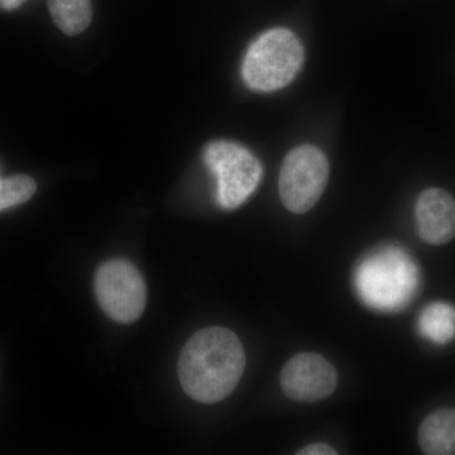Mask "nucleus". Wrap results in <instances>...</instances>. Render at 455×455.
Listing matches in <instances>:
<instances>
[{
  "label": "nucleus",
  "instance_id": "obj_1",
  "mask_svg": "<svg viewBox=\"0 0 455 455\" xmlns=\"http://www.w3.org/2000/svg\"><path fill=\"white\" fill-rule=\"evenodd\" d=\"M245 368L241 340L220 326L202 329L182 349L179 379L188 397L202 403H215L235 390Z\"/></svg>",
  "mask_w": 455,
  "mask_h": 455
},
{
  "label": "nucleus",
  "instance_id": "obj_2",
  "mask_svg": "<svg viewBox=\"0 0 455 455\" xmlns=\"http://www.w3.org/2000/svg\"><path fill=\"white\" fill-rule=\"evenodd\" d=\"M304 49L295 33L275 28L263 33L245 53L243 79L251 89L269 92L295 79L304 64Z\"/></svg>",
  "mask_w": 455,
  "mask_h": 455
},
{
  "label": "nucleus",
  "instance_id": "obj_3",
  "mask_svg": "<svg viewBox=\"0 0 455 455\" xmlns=\"http://www.w3.org/2000/svg\"><path fill=\"white\" fill-rule=\"evenodd\" d=\"M418 269L401 250H387L363 260L357 286L363 300L382 310L403 307L418 287Z\"/></svg>",
  "mask_w": 455,
  "mask_h": 455
},
{
  "label": "nucleus",
  "instance_id": "obj_4",
  "mask_svg": "<svg viewBox=\"0 0 455 455\" xmlns=\"http://www.w3.org/2000/svg\"><path fill=\"white\" fill-rule=\"evenodd\" d=\"M204 163L217 179V202L227 211L247 202L262 179L259 158L229 140L209 143L204 151Z\"/></svg>",
  "mask_w": 455,
  "mask_h": 455
},
{
  "label": "nucleus",
  "instance_id": "obj_5",
  "mask_svg": "<svg viewBox=\"0 0 455 455\" xmlns=\"http://www.w3.org/2000/svg\"><path fill=\"white\" fill-rule=\"evenodd\" d=\"M328 158L317 147H296L284 158L278 190L287 211L304 214L316 205L329 181Z\"/></svg>",
  "mask_w": 455,
  "mask_h": 455
},
{
  "label": "nucleus",
  "instance_id": "obj_6",
  "mask_svg": "<svg viewBox=\"0 0 455 455\" xmlns=\"http://www.w3.org/2000/svg\"><path fill=\"white\" fill-rule=\"evenodd\" d=\"M95 296L101 309L114 322L131 324L145 311L147 287L136 266L124 259H112L98 268Z\"/></svg>",
  "mask_w": 455,
  "mask_h": 455
},
{
  "label": "nucleus",
  "instance_id": "obj_7",
  "mask_svg": "<svg viewBox=\"0 0 455 455\" xmlns=\"http://www.w3.org/2000/svg\"><path fill=\"white\" fill-rule=\"evenodd\" d=\"M280 381L287 397L300 403H315L333 394L338 374L322 355L300 353L284 364Z\"/></svg>",
  "mask_w": 455,
  "mask_h": 455
},
{
  "label": "nucleus",
  "instance_id": "obj_8",
  "mask_svg": "<svg viewBox=\"0 0 455 455\" xmlns=\"http://www.w3.org/2000/svg\"><path fill=\"white\" fill-rule=\"evenodd\" d=\"M415 215L425 243L443 245L455 238V200L443 188L424 190L416 200Z\"/></svg>",
  "mask_w": 455,
  "mask_h": 455
},
{
  "label": "nucleus",
  "instance_id": "obj_9",
  "mask_svg": "<svg viewBox=\"0 0 455 455\" xmlns=\"http://www.w3.org/2000/svg\"><path fill=\"white\" fill-rule=\"evenodd\" d=\"M419 445L427 455L455 454V409L427 416L418 433Z\"/></svg>",
  "mask_w": 455,
  "mask_h": 455
},
{
  "label": "nucleus",
  "instance_id": "obj_10",
  "mask_svg": "<svg viewBox=\"0 0 455 455\" xmlns=\"http://www.w3.org/2000/svg\"><path fill=\"white\" fill-rule=\"evenodd\" d=\"M418 328L427 340L444 346L455 338V307L447 302L430 304L420 314Z\"/></svg>",
  "mask_w": 455,
  "mask_h": 455
},
{
  "label": "nucleus",
  "instance_id": "obj_11",
  "mask_svg": "<svg viewBox=\"0 0 455 455\" xmlns=\"http://www.w3.org/2000/svg\"><path fill=\"white\" fill-rule=\"evenodd\" d=\"M53 22L66 35L88 28L92 18V0H49Z\"/></svg>",
  "mask_w": 455,
  "mask_h": 455
},
{
  "label": "nucleus",
  "instance_id": "obj_12",
  "mask_svg": "<svg viewBox=\"0 0 455 455\" xmlns=\"http://www.w3.org/2000/svg\"><path fill=\"white\" fill-rule=\"evenodd\" d=\"M37 190L35 180L26 175L0 179V212L28 202Z\"/></svg>",
  "mask_w": 455,
  "mask_h": 455
},
{
  "label": "nucleus",
  "instance_id": "obj_13",
  "mask_svg": "<svg viewBox=\"0 0 455 455\" xmlns=\"http://www.w3.org/2000/svg\"><path fill=\"white\" fill-rule=\"evenodd\" d=\"M338 454L334 448L329 447L324 443H314L298 451V455H335Z\"/></svg>",
  "mask_w": 455,
  "mask_h": 455
},
{
  "label": "nucleus",
  "instance_id": "obj_14",
  "mask_svg": "<svg viewBox=\"0 0 455 455\" xmlns=\"http://www.w3.org/2000/svg\"><path fill=\"white\" fill-rule=\"evenodd\" d=\"M27 0H0V9L3 11H13L20 8Z\"/></svg>",
  "mask_w": 455,
  "mask_h": 455
}]
</instances>
